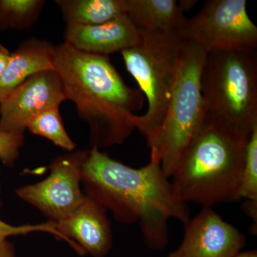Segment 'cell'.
<instances>
[{"instance_id":"obj_6","label":"cell","mask_w":257,"mask_h":257,"mask_svg":"<svg viewBox=\"0 0 257 257\" xmlns=\"http://www.w3.org/2000/svg\"><path fill=\"white\" fill-rule=\"evenodd\" d=\"M140 31V43L121 53L126 69L146 97V113L137 115L135 130L145 137L149 147L165 118L183 40L174 32Z\"/></svg>"},{"instance_id":"obj_10","label":"cell","mask_w":257,"mask_h":257,"mask_svg":"<svg viewBox=\"0 0 257 257\" xmlns=\"http://www.w3.org/2000/svg\"><path fill=\"white\" fill-rule=\"evenodd\" d=\"M184 226L182 243L167 257H234L246 245L244 234L212 208H202Z\"/></svg>"},{"instance_id":"obj_8","label":"cell","mask_w":257,"mask_h":257,"mask_svg":"<svg viewBox=\"0 0 257 257\" xmlns=\"http://www.w3.org/2000/svg\"><path fill=\"white\" fill-rule=\"evenodd\" d=\"M87 152H70L57 157L51 163L47 178L20 187L16 190L17 195L38 209L49 221L62 220L85 200L82 170Z\"/></svg>"},{"instance_id":"obj_3","label":"cell","mask_w":257,"mask_h":257,"mask_svg":"<svg viewBox=\"0 0 257 257\" xmlns=\"http://www.w3.org/2000/svg\"><path fill=\"white\" fill-rule=\"evenodd\" d=\"M250 135L207 114L200 133L170 179L177 197L202 208L241 200Z\"/></svg>"},{"instance_id":"obj_15","label":"cell","mask_w":257,"mask_h":257,"mask_svg":"<svg viewBox=\"0 0 257 257\" xmlns=\"http://www.w3.org/2000/svg\"><path fill=\"white\" fill-rule=\"evenodd\" d=\"M67 25H92L125 14L124 0H57Z\"/></svg>"},{"instance_id":"obj_23","label":"cell","mask_w":257,"mask_h":257,"mask_svg":"<svg viewBox=\"0 0 257 257\" xmlns=\"http://www.w3.org/2000/svg\"><path fill=\"white\" fill-rule=\"evenodd\" d=\"M10 58V53L8 49L0 45V77L4 73Z\"/></svg>"},{"instance_id":"obj_16","label":"cell","mask_w":257,"mask_h":257,"mask_svg":"<svg viewBox=\"0 0 257 257\" xmlns=\"http://www.w3.org/2000/svg\"><path fill=\"white\" fill-rule=\"evenodd\" d=\"M45 3L41 0H0V32L30 28L36 23Z\"/></svg>"},{"instance_id":"obj_5","label":"cell","mask_w":257,"mask_h":257,"mask_svg":"<svg viewBox=\"0 0 257 257\" xmlns=\"http://www.w3.org/2000/svg\"><path fill=\"white\" fill-rule=\"evenodd\" d=\"M207 114L251 134L257 126V53L207 54L201 77Z\"/></svg>"},{"instance_id":"obj_25","label":"cell","mask_w":257,"mask_h":257,"mask_svg":"<svg viewBox=\"0 0 257 257\" xmlns=\"http://www.w3.org/2000/svg\"><path fill=\"white\" fill-rule=\"evenodd\" d=\"M234 257H257V251L251 250V251H241Z\"/></svg>"},{"instance_id":"obj_14","label":"cell","mask_w":257,"mask_h":257,"mask_svg":"<svg viewBox=\"0 0 257 257\" xmlns=\"http://www.w3.org/2000/svg\"><path fill=\"white\" fill-rule=\"evenodd\" d=\"M124 6L125 14L140 30L178 34L185 19L175 0H124Z\"/></svg>"},{"instance_id":"obj_24","label":"cell","mask_w":257,"mask_h":257,"mask_svg":"<svg viewBox=\"0 0 257 257\" xmlns=\"http://www.w3.org/2000/svg\"><path fill=\"white\" fill-rule=\"evenodd\" d=\"M197 3V1H194V0H181L177 3H178L179 10L184 14V12L189 11V10L192 9Z\"/></svg>"},{"instance_id":"obj_11","label":"cell","mask_w":257,"mask_h":257,"mask_svg":"<svg viewBox=\"0 0 257 257\" xmlns=\"http://www.w3.org/2000/svg\"><path fill=\"white\" fill-rule=\"evenodd\" d=\"M55 224L64 241L79 254L105 257L110 252L113 236L107 211L87 196L75 211Z\"/></svg>"},{"instance_id":"obj_21","label":"cell","mask_w":257,"mask_h":257,"mask_svg":"<svg viewBox=\"0 0 257 257\" xmlns=\"http://www.w3.org/2000/svg\"><path fill=\"white\" fill-rule=\"evenodd\" d=\"M243 210L246 215L249 216L256 226L257 222V200H245L243 205Z\"/></svg>"},{"instance_id":"obj_4","label":"cell","mask_w":257,"mask_h":257,"mask_svg":"<svg viewBox=\"0 0 257 257\" xmlns=\"http://www.w3.org/2000/svg\"><path fill=\"white\" fill-rule=\"evenodd\" d=\"M207 52L190 42H182L175 81L163 122L151 145L150 160L172 178L202 130L207 115L201 77Z\"/></svg>"},{"instance_id":"obj_17","label":"cell","mask_w":257,"mask_h":257,"mask_svg":"<svg viewBox=\"0 0 257 257\" xmlns=\"http://www.w3.org/2000/svg\"><path fill=\"white\" fill-rule=\"evenodd\" d=\"M27 128L67 151L72 152L75 149V143L69 136L62 123L59 106L47 108L39 113L29 121Z\"/></svg>"},{"instance_id":"obj_20","label":"cell","mask_w":257,"mask_h":257,"mask_svg":"<svg viewBox=\"0 0 257 257\" xmlns=\"http://www.w3.org/2000/svg\"><path fill=\"white\" fill-rule=\"evenodd\" d=\"M36 231L49 233L59 239L63 240L62 235L57 231L55 223L48 221L43 224L36 225H24V226H12L0 219V239H8L9 236L26 235Z\"/></svg>"},{"instance_id":"obj_12","label":"cell","mask_w":257,"mask_h":257,"mask_svg":"<svg viewBox=\"0 0 257 257\" xmlns=\"http://www.w3.org/2000/svg\"><path fill=\"white\" fill-rule=\"evenodd\" d=\"M64 37L65 43L77 50L107 57L141 40L140 30L126 14L98 25H67Z\"/></svg>"},{"instance_id":"obj_19","label":"cell","mask_w":257,"mask_h":257,"mask_svg":"<svg viewBox=\"0 0 257 257\" xmlns=\"http://www.w3.org/2000/svg\"><path fill=\"white\" fill-rule=\"evenodd\" d=\"M24 134L8 133L0 130V161L12 167L18 160L20 148L24 144Z\"/></svg>"},{"instance_id":"obj_7","label":"cell","mask_w":257,"mask_h":257,"mask_svg":"<svg viewBox=\"0 0 257 257\" xmlns=\"http://www.w3.org/2000/svg\"><path fill=\"white\" fill-rule=\"evenodd\" d=\"M178 34L207 54L256 50L257 27L246 0H209L197 15L184 19Z\"/></svg>"},{"instance_id":"obj_2","label":"cell","mask_w":257,"mask_h":257,"mask_svg":"<svg viewBox=\"0 0 257 257\" xmlns=\"http://www.w3.org/2000/svg\"><path fill=\"white\" fill-rule=\"evenodd\" d=\"M54 67L79 117L89 125L92 148L124 143L135 130V113L143 108L140 89L126 85L107 56L55 46Z\"/></svg>"},{"instance_id":"obj_22","label":"cell","mask_w":257,"mask_h":257,"mask_svg":"<svg viewBox=\"0 0 257 257\" xmlns=\"http://www.w3.org/2000/svg\"><path fill=\"white\" fill-rule=\"evenodd\" d=\"M0 257H17L14 245L8 239H0Z\"/></svg>"},{"instance_id":"obj_1","label":"cell","mask_w":257,"mask_h":257,"mask_svg":"<svg viewBox=\"0 0 257 257\" xmlns=\"http://www.w3.org/2000/svg\"><path fill=\"white\" fill-rule=\"evenodd\" d=\"M82 186L118 222L138 223L145 244L154 251L168 245L170 219L184 225L191 218L188 204L176 195L158 161L133 168L92 148L83 162Z\"/></svg>"},{"instance_id":"obj_13","label":"cell","mask_w":257,"mask_h":257,"mask_svg":"<svg viewBox=\"0 0 257 257\" xmlns=\"http://www.w3.org/2000/svg\"><path fill=\"white\" fill-rule=\"evenodd\" d=\"M55 46L45 40L32 38L23 42L10 58L0 77V102L15 88L32 76L54 67Z\"/></svg>"},{"instance_id":"obj_9","label":"cell","mask_w":257,"mask_h":257,"mask_svg":"<svg viewBox=\"0 0 257 257\" xmlns=\"http://www.w3.org/2000/svg\"><path fill=\"white\" fill-rule=\"evenodd\" d=\"M66 100L65 87L55 70L35 74L0 102V130L24 134L32 118Z\"/></svg>"},{"instance_id":"obj_18","label":"cell","mask_w":257,"mask_h":257,"mask_svg":"<svg viewBox=\"0 0 257 257\" xmlns=\"http://www.w3.org/2000/svg\"><path fill=\"white\" fill-rule=\"evenodd\" d=\"M239 197L244 200H257V126L251 132L246 145Z\"/></svg>"}]
</instances>
